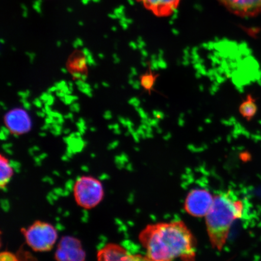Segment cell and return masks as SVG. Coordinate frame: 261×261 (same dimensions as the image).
Segmentation results:
<instances>
[{
	"instance_id": "cell-1",
	"label": "cell",
	"mask_w": 261,
	"mask_h": 261,
	"mask_svg": "<svg viewBox=\"0 0 261 261\" xmlns=\"http://www.w3.org/2000/svg\"><path fill=\"white\" fill-rule=\"evenodd\" d=\"M140 244L149 261H194L197 241L182 221L149 224L140 233Z\"/></svg>"
},
{
	"instance_id": "cell-2",
	"label": "cell",
	"mask_w": 261,
	"mask_h": 261,
	"mask_svg": "<svg viewBox=\"0 0 261 261\" xmlns=\"http://www.w3.org/2000/svg\"><path fill=\"white\" fill-rule=\"evenodd\" d=\"M242 201L229 190L215 195L213 204L205 216L208 237L212 247L221 250L234 221L242 217Z\"/></svg>"
},
{
	"instance_id": "cell-3",
	"label": "cell",
	"mask_w": 261,
	"mask_h": 261,
	"mask_svg": "<svg viewBox=\"0 0 261 261\" xmlns=\"http://www.w3.org/2000/svg\"><path fill=\"white\" fill-rule=\"evenodd\" d=\"M21 232L26 244L36 252H47L54 249L58 239L56 228L47 222L35 221Z\"/></svg>"
},
{
	"instance_id": "cell-4",
	"label": "cell",
	"mask_w": 261,
	"mask_h": 261,
	"mask_svg": "<svg viewBox=\"0 0 261 261\" xmlns=\"http://www.w3.org/2000/svg\"><path fill=\"white\" fill-rule=\"evenodd\" d=\"M73 194L80 207L90 210L102 201L105 195L102 182L92 176H82L75 181Z\"/></svg>"
},
{
	"instance_id": "cell-5",
	"label": "cell",
	"mask_w": 261,
	"mask_h": 261,
	"mask_svg": "<svg viewBox=\"0 0 261 261\" xmlns=\"http://www.w3.org/2000/svg\"><path fill=\"white\" fill-rule=\"evenodd\" d=\"M214 197L210 192L203 189H195L187 195L185 202V210L192 217L206 216L213 204Z\"/></svg>"
},
{
	"instance_id": "cell-6",
	"label": "cell",
	"mask_w": 261,
	"mask_h": 261,
	"mask_svg": "<svg viewBox=\"0 0 261 261\" xmlns=\"http://www.w3.org/2000/svg\"><path fill=\"white\" fill-rule=\"evenodd\" d=\"M86 251L78 238L64 236L59 241L55 253L57 261H86Z\"/></svg>"
},
{
	"instance_id": "cell-7",
	"label": "cell",
	"mask_w": 261,
	"mask_h": 261,
	"mask_svg": "<svg viewBox=\"0 0 261 261\" xmlns=\"http://www.w3.org/2000/svg\"><path fill=\"white\" fill-rule=\"evenodd\" d=\"M227 11L241 18L256 17L261 14V0H217Z\"/></svg>"
},
{
	"instance_id": "cell-8",
	"label": "cell",
	"mask_w": 261,
	"mask_h": 261,
	"mask_svg": "<svg viewBox=\"0 0 261 261\" xmlns=\"http://www.w3.org/2000/svg\"><path fill=\"white\" fill-rule=\"evenodd\" d=\"M97 261H149L142 254H129L125 248L116 243H109L97 251Z\"/></svg>"
},
{
	"instance_id": "cell-9",
	"label": "cell",
	"mask_w": 261,
	"mask_h": 261,
	"mask_svg": "<svg viewBox=\"0 0 261 261\" xmlns=\"http://www.w3.org/2000/svg\"><path fill=\"white\" fill-rule=\"evenodd\" d=\"M138 2L155 16L166 18L177 11L181 0H138Z\"/></svg>"
},
{
	"instance_id": "cell-10",
	"label": "cell",
	"mask_w": 261,
	"mask_h": 261,
	"mask_svg": "<svg viewBox=\"0 0 261 261\" xmlns=\"http://www.w3.org/2000/svg\"><path fill=\"white\" fill-rule=\"evenodd\" d=\"M147 65H148V69L145 74L140 76V86L143 87L146 92L148 93L149 95H151L152 91H155L154 87L160 74H156L152 71L151 63L148 62Z\"/></svg>"
},
{
	"instance_id": "cell-11",
	"label": "cell",
	"mask_w": 261,
	"mask_h": 261,
	"mask_svg": "<svg viewBox=\"0 0 261 261\" xmlns=\"http://www.w3.org/2000/svg\"><path fill=\"white\" fill-rule=\"evenodd\" d=\"M257 107L255 100L251 95L247 96L246 99L244 100L239 107V112L244 118L250 121L257 113Z\"/></svg>"
},
{
	"instance_id": "cell-12",
	"label": "cell",
	"mask_w": 261,
	"mask_h": 261,
	"mask_svg": "<svg viewBox=\"0 0 261 261\" xmlns=\"http://www.w3.org/2000/svg\"><path fill=\"white\" fill-rule=\"evenodd\" d=\"M1 177H0V187L4 189L7 187L10 181L14 175L12 165L11 163L8 161L7 159L1 158Z\"/></svg>"
},
{
	"instance_id": "cell-13",
	"label": "cell",
	"mask_w": 261,
	"mask_h": 261,
	"mask_svg": "<svg viewBox=\"0 0 261 261\" xmlns=\"http://www.w3.org/2000/svg\"><path fill=\"white\" fill-rule=\"evenodd\" d=\"M0 261H37L28 252H19L16 254L5 251L0 254Z\"/></svg>"
},
{
	"instance_id": "cell-14",
	"label": "cell",
	"mask_w": 261,
	"mask_h": 261,
	"mask_svg": "<svg viewBox=\"0 0 261 261\" xmlns=\"http://www.w3.org/2000/svg\"><path fill=\"white\" fill-rule=\"evenodd\" d=\"M78 99V97L76 96H71L68 95V94H65L64 97V103L66 104V105H70V104L72 103L74 101H76Z\"/></svg>"
},
{
	"instance_id": "cell-15",
	"label": "cell",
	"mask_w": 261,
	"mask_h": 261,
	"mask_svg": "<svg viewBox=\"0 0 261 261\" xmlns=\"http://www.w3.org/2000/svg\"><path fill=\"white\" fill-rule=\"evenodd\" d=\"M87 63V59L85 58H82L81 60L78 61L77 67L80 69H82V68H83V67L85 66V65H86Z\"/></svg>"
},
{
	"instance_id": "cell-16",
	"label": "cell",
	"mask_w": 261,
	"mask_h": 261,
	"mask_svg": "<svg viewBox=\"0 0 261 261\" xmlns=\"http://www.w3.org/2000/svg\"><path fill=\"white\" fill-rule=\"evenodd\" d=\"M70 110L71 112H79L80 110V107L79 104L77 103L71 104L70 107Z\"/></svg>"
},
{
	"instance_id": "cell-17",
	"label": "cell",
	"mask_w": 261,
	"mask_h": 261,
	"mask_svg": "<svg viewBox=\"0 0 261 261\" xmlns=\"http://www.w3.org/2000/svg\"><path fill=\"white\" fill-rule=\"evenodd\" d=\"M65 86H67V84L64 81H62L55 84V86L57 87L58 90H61Z\"/></svg>"
},
{
	"instance_id": "cell-18",
	"label": "cell",
	"mask_w": 261,
	"mask_h": 261,
	"mask_svg": "<svg viewBox=\"0 0 261 261\" xmlns=\"http://www.w3.org/2000/svg\"><path fill=\"white\" fill-rule=\"evenodd\" d=\"M18 95L21 97L22 99H26L30 95V91L27 90L26 91H20L18 93Z\"/></svg>"
},
{
	"instance_id": "cell-19",
	"label": "cell",
	"mask_w": 261,
	"mask_h": 261,
	"mask_svg": "<svg viewBox=\"0 0 261 261\" xmlns=\"http://www.w3.org/2000/svg\"><path fill=\"white\" fill-rule=\"evenodd\" d=\"M81 92L87 94L88 96L92 97L93 96L92 89H91V88H86V89L81 90Z\"/></svg>"
},
{
	"instance_id": "cell-20",
	"label": "cell",
	"mask_w": 261,
	"mask_h": 261,
	"mask_svg": "<svg viewBox=\"0 0 261 261\" xmlns=\"http://www.w3.org/2000/svg\"><path fill=\"white\" fill-rule=\"evenodd\" d=\"M129 103L132 104L133 106L138 108L140 105V101L137 99V98H132V99L129 100Z\"/></svg>"
},
{
	"instance_id": "cell-21",
	"label": "cell",
	"mask_w": 261,
	"mask_h": 261,
	"mask_svg": "<svg viewBox=\"0 0 261 261\" xmlns=\"http://www.w3.org/2000/svg\"><path fill=\"white\" fill-rule=\"evenodd\" d=\"M50 93H44L41 94L40 96V99L42 101H43V102L46 103L48 99L49 96H50Z\"/></svg>"
},
{
	"instance_id": "cell-22",
	"label": "cell",
	"mask_w": 261,
	"mask_h": 261,
	"mask_svg": "<svg viewBox=\"0 0 261 261\" xmlns=\"http://www.w3.org/2000/svg\"><path fill=\"white\" fill-rule=\"evenodd\" d=\"M87 62L90 65H96V62L94 61L91 55H89V56L87 57Z\"/></svg>"
},
{
	"instance_id": "cell-23",
	"label": "cell",
	"mask_w": 261,
	"mask_h": 261,
	"mask_svg": "<svg viewBox=\"0 0 261 261\" xmlns=\"http://www.w3.org/2000/svg\"><path fill=\"white\" fill-rule=\"evenodd\" d=\"M51 128L59 130V132H61L63 130V127H62L61 125L58 123H54L53 125H51Z\"/></svg>"
},
{
	"instance_id": "cell-24",
	"label": "cell",
	"mask_w": 261,
	"mask_h": 261,
	"mask_svg": "<svg viewBox=\"0 0 261 261\" xmlns=\"http://www.w3.org/2000/svg\"><path fill=\"white\" fill-rule=\"evenodd\" d=\"M154 116L156 117V118H158L160 119H163L164 117V114H163L161 112H158V111H154Z\"/></svg>"
},
{
	"instance_id": "cell-25",
	"label": "cell",
	"mask_w": 261,
	"mask_h": 261,
	"mask_svg": "<svg viewBox=\"0 0 261 261\" xmlns=\"http://www.w3.org/2000/svg\"><path fill=\"white\" fill-rule=\"evenodd\" d=\"M55 98L53 96H51V94H50V96H49L48 99L47 101V102L45 103V104H47V105L49 106H51L53 105L54 103Z\"/></svg>"
},
{
	"instance_id": "cell-26",
	"label": "cell",
	"mask_w": 261,
	"mask_h": 261,
	"mask_svg": "<svg viewBox=\"0 0 261 261\" xmlns=\"http://www.w3.org/2000/svg\"><path fill=\"white\" fill-rule=\"evenodd\" d=\"M42 112L48 114V115L52 112L50 107L47 105V104H45L44 109H42Z\"/></svg>"
},
{
	"instance_id": "cell-27",
	"label": "cell",
	"mask_w": 261,
	"mask_h": 261,
	"mask_svg": "<svg viewBox=\"0 0 261 261\" xmlns=\"http://www.w3.org/2000/svg\"><path fill=\"white\" fill-rule=\"evenodd\" d=\"M48 115H50L51 117H54L55 119H59L63 117V116H62L60 113L57 112H51L50 114H48Z\"/></svg>"
},
{
	"instance_id": "cell-28",
	"label": "cell",
	"mask_w": 261,
	"mask_h": 261,
	"mask_svg": "<svg viewBox=\"0 0 261 261\" xmlns=\"http://www.w3.org/2000/svg\"><path fill=\"white\" fill-rule=\"evenodd\" d=\"M34 104L36 107L38 108H41L42 106L41 100L39 99H35L34 101Z\"/></svg>"
},
{
	"instance_id": "cell-29",
	"label": "cell",
	"mask_w": 261,
	"mask_h": 261,
	"mask_svg": "<svg viewBox=\"0 0 261 261\" xmlns=\"http://www.w3.org/2000/svg\"><path fill=\"white\" fill-rule=\"evenodd\" d=\"M104 118L107 119V120H109L110 119H112V113H111L110 112H109V111H107V112H106L105 113V114H104Z\"/></svg>"
},
{
	"instance_id": "cell-30",
	"label": "cell",
	"mask_w": 261,
	"mask_h": 261,
	"mask_svg": "<svg viewBox=\"0 0 261 261\" xmlns=\"http://www.w3.org/2000/svg\"><path fill=\"white\" fill-rule=\"evenodd\" d=\"M57 96L62 98L65 97V94L62 90H57Z\"/></svg>"
},
{
	"instance_id": "cell-31",
	"label": "cell",
	"mask_w": 261,
	"mask_h": 261,
	"mask_svg": "<svg viewBox=\"0 0 261 261\" xmlns=\"http://www.w3.org/2000/svg\"><path fill=\"white\" fill-rule=\"evenodd\" d=\"M2 132L4 133L5 135H6L7 136L9 135V130L7 128H5V127L4 126L2 127Z\"/></svg>"
},
{
	"instance_id": "cell-32",
	"label": "cell",
	"mask_w": 261,
	"mask_h": 261,
	"mask_svg": "<svg viewBox=\"0 0 261 261\" xmlns=\"http://www.w3.org/2000/svg\"><path fill=\"white\" fill-rule=\"evenodd\" d=\"M58 89L56 86L50 87V89H48V93H51L53 92H55V91H57Z\"/></svg>"
},
{
	"instance_id": "cell-33",
	"label": "cell",
	"mask_w": 261,
	"mask_h": 261,
	"mask_svg": "<svg viewBox=\"0 0 261 261\" xmlns=\"http://www.w3.org/2000/svg\"><path fill=\"white\" fill-rule=\"evenodd\" d=\"M51 133L53 134L54 135L58 136L61 135V132H59V130L52 129Z\"/></svg>"
},
{
	"instance_id": "cell-34",
	"label": "cell",
	"mask_w": 261,
	"mask_h": 261,
	"mask_svg": "<svg viewBox=\"0 0 261 261\" xmlns=\"http://www.w3.org/2000/svg\"><path fill=\"white\" fill-rule=\"evenodd\" d=\"M119 121L120 123L122 124L123 126H126V120L123 118L122 117H119Z\"/></svg>"
},
{
	"instance_id": "cell-35",
	"label": "cell",
	"mask_w": 261,
	"mask_h": 261,
	"mask_svg": "<svg viewBox=\"0 0 261 261\" xmlns=\"http://www.w3.org/2000/svg\"><path fill=\"white\" fill-rule=\"evenodd\" d=\"M140 83L138 81H135V83L133 84V87L136 89H139L140 87Z\"/></svg>"
},
{
	"instance_id": "cell-36",
	"label": "cell",
	"mask_w": 261,
	"mask_h": 261,
	"mask_svg": "<svg viewBox=\"0 0 261 261\" xmlns=\"http://www.w3.org/2000/svg\"><path fill=\"white\" fill-rule=\"evenodd\" d=\"M50 128H51V126L50 125V124L46 123V124H45V125L44 126L42 127L41 129L45 130H47Z\"/></svg>"
},
{
	"instance_id": "cell-37",
	"label": "cell",
	"mask_w": 261,
	"mask_h": 261,
	"mask_svg": "<svg viewBox=\"0 0 261 261\" xmlns=\"http://www.w3.org/2000/svg\"><path fill=\"white\" fill-rule=\"evenodd\" d=\"M84 84V81L83 80H78L76 81V84L77 85L78 87H81L83 86Z\"/></svg>"
},
{
	"instance_id": "cell-38",
	"label": "cell",
	"mask_w": 261,
	"mask_h": 261,
	"mask_svg": "<svg viewBox=\"0 0 261 261\" xmlns=\"http://www.w3.org/2000/svg\"><path fill=\"white\" fill-rule=\"evenodd\" d=\"M83 51L84 54L85 55H86V57L89 56V55H91L90 52L87 48H84V50H83Z\"/></svg>"
},
{
	"instance_id": "cell-39",
	"label": "cell",
	"mask_w": 261,
	"mask_h": 261,
	"mask_svg": "<svg viewBox=\"0 0 261 261\" xmlns=\"http://www.w3.org/2000/svg\"><path fill=\"white\" fill-rule=\"evenodd\" d=\"M65 118L72 119L73 118V114L71 113H68L66 116H65Z\"/></svg>"
},
{
	"instance_id": "cell-40",
	"label": "cell",
	"mask_w": 261,
	"mask_h": 261,
	"mask_svg": "<svg viewBox=\"0 0 261 261\" xmlns=\"http://www.w3.org/2000/svg\"><path fill=\"white\" fill-rule=\"evenodd\" d=\"M57 119V123L60 124V125H63V124L64 123V120L63 118V117H61V118Z\"/></svg>"
},
{
	"instance_id": "cell-41",
	"label": "cell",
	"mask_w": 261,
	"mask_h": 261,
	"mask_svg": "<svg viewBox=\"0 0 261 261\" xmlns=\"http://www.w3.org/2000/svg\"><path fill=\"white\" fill-rule=\"evenodd\" d=\"M118 143H119V142L118 141H114L113 142L112 144H111L110 145V146L111 147V148H114V147H116L117 146V145H118Z\"/></svg>"
},
{
	"instance_id": "cell-42",
	"label": "cell",
	"mask_w": 261,
	"mask_h": 261,
	"mask_svg": "<svg viewBox=\"0 0 261 261\" xmlns=\"http://www.w3.org/2000/svg\"><path fill=\"white\" fill-rule=\"evenodd\" d=\"M0 138H1V139L2 140H6V139H7L8 136L5 135L4 133L1 132V137H0Z\"/></svg>"
},
{
	"instance_id": "cell-43",
	"label": "cell",
	"mask_w": 261,
	"mask_h": 261,
	"mask_svg": "<svg viewBox=\"0 0 261 261\" xmlns=\"http://www.w3.org/2000/svg\"><path fill=\"white\" fill-rule=\"evenodd\" d=\"M73 76L75 78H77V79H80V78H81L82 75L80 73H74L73 74Z\"/></svg>"
},
{
	"instance_id": "cell-44",
	"label": "cell",
	"mask_w": 261,
	"mask_h": 261,
	"mask_svg": "<svg viewBox=\"0 0 261 261\" xmlns=\"http://www.w3.org/2000/svg\"><path fill=\"white\" fill-rule=\"evenodd\" d=\"M37 115L38 116L41 117H44L45 116V113H44L43 112H37Z\"/></svg>"
},
{
	"instance_id": "cell-45",
	"label": "cell",
	"mask_w": 261,
	"mask_h": 261,
	"mask_svg": "<svg viewBox=\"0 0 261 261\" xmlns=\"http://www.w3.org/2000/svg\"><path fill=\"white\" fill-rule=\"evenodd\" d=\"M130 71H132V75H136L137 74V71L135 68H132V69H130Z\"/></svg>"
},
{
	"instance_id": "cell-46",
	"label": "cell",
	"mask_w": 261,
	"mask_h": 261,
	"mask_svg": "<svg viewBox=\"0 0 261 261\" xmlns=\"http://www.w3.org/2000/svg\"><path fill=\"white\" fill-rule=\"evenodd\" d=\"M79 132L81 133L82 135H83L85 132H86V129L83 128H79Z\"/></svg>"
},
{
	"instance_id": "cell-47",
	"label": "cell",
	"mask_w": 261,
	"mask_h": 261,
	"mask_svg": "<svg viewBox=\"0 0 261 261\" xmlns=\"http://www.w3.org/2000/svg\"><path fill=\"white\" fill-rule=\"evenodd\" d=\"M114 133L116 134V135H120L121 133V132L119 129H114Z\"/></svg>"
},
{
	"instance_id": "cell-48",
	"label": "cell",
	"mask_w": 261,
	"mask_h": 261,
	"mask_svg": "<svg viewBox=\"0 0 261 261\" xmlns=\"http://www.w3.org/2000/svg\"><path fill=\"white\" fill-rule=\"evenodd\" d=\"M119 126L118 125V124H114L113 125V129H119Z\"/></svg>"
},
{
	"instance_id": "cell-49",
	"label": "cell",
	"mask_w": 261,
	"mask_h": 261,
	"mask_svg": "<svg viewBox=\"0 0 261 261\" xmlns=\"http://www.w3.org/2000/svg\"><path fill=\"white\" fill-rule=\"evenodd\" d=\"M81 80L83 81H85L87 80V76L86 75H82L81 76Z\"/></svg>"
},
{
	"instance_id": "cell-50",
	"label": "cell",
	"mask_w": 261,
	"mask_h": 261,
	"mask_svg": "<svg viewBox=\"0 0 261 261\" xmlns=\"http://www.w3.org/2000/svg\"><path fill=\"white\" fill-rule=\"evenodd\" d=\"M79 122L81 123L84 124V125H86V121H85V120L83 118H80L79 119Z\"/></svg>"
},
{
	"instance_id": "cell-51",
	"label": "cell",
	"mask_w": 261,
	"mask_h": 261,
	"mask_svg": "<svg viewBox=\"0 0 261 261\" xmlns=\"http://www.w3.org/2000/svg\"><path fill=\"white\" fill-rule=\"evenodd\" d=\"M64 133L65 135H68V133H69L70 132V130L69 129H66L64 130Z\"/></svg>"
},
{
	"instance_id": "cell-52",
	"label": "cell",
	"mask_w": 261,
	"mask_h": 261,
	"mask_svg": "<svg viewBox=\"0 0 261 261\" xmlns=\"http://www.w3.org/2000/svg\"><path fill=\"white\" fill-rule=\"evenodd\" d=\"M102 85L103 86L105 87H109V84H108L107 83H106V82H103V83H102Z\"/></svg>"
},
{
	"instance_id": "cell-53",
	"label": "cell",
	"mask_w": 261,
	"mask_h": 261,
	"mask_svg": "<svg viewBox=\"0 0 261 261\" xmlns=\"http://www.w3.org/2000/svg\"><path fill=\"white\" fill-rule=\"evenodd\" d=\"M68 86L69 87H73V83H71V82H69V83H68Z\"/></svg>"
},
{
	"instance_id": "cell-54",
	"label": "cell",
	"mask_w": 261,
	"mask_h": 261,
	"mask_svg": "<svg viewBox=\"0 0 261 261\" xmlns=\"http://www.w3.org/2000/svg\"><path fill=\"white\" fill-rule=\"evenodd\" d=\"M10 147V146H11V144H10V143H8V144H5L4 145H3V148H6V147Z\"/></svg>"
},
{
	"instance_id": "cell-55",
	"label": "cell",
	"mask_w": 261,
	"mask_h": 261,
	"mask_svg": "<svg viewBox=\"0 0 261 261\" xmlns=\"http://www.w3.org/2000/svg\"><path fill=\"white\" fill-rule=\"evenodd\" d=\"M61 70L64 73H67V70L65 69V68H62Z\"/></svg>"
},
{
	"instance_id": "cell-56",
	"label": "cell",
	"mask_w": 261,
	"mask_h": 261,
	"mask_svg": "<svg viewBox=\"0 0 261 261\" xmlns=\"http://www.w3.org/2000/svg\"><path fill=\"white\" fill-rule=\"evenodd\" d=\"M40 135L42 137H45V136H46V134L44 133H40Z\"/></svg>"
},
{
	"instance_id": "cell-57",
	"label": "cell",
	"mask_w": 261,
	"mask_h": 261,
	"mask_svg": "<svg viewBox=\"0 0 261 261\" xmlns=\"http://www.w3.org/2000/svg\"><path fill=\"white\" fill-rule=\"evenodd\" d=\"M90 130L91 132H94L96 129L95 128H94V127H92V128H91Z\"/></svg>"
},
{
	"instance_id": "cell-58",
	"label": "cell",
	"mask_w": 261,
	"mask_h": 261,
	"mask_svg": "<svg viewBox=\"0 0 261 261\" xmlns=\"http://www.w3.org/2000/svg\"><path fill=\"white\" fill-rule=\"evenodd\" d=\"M109 128L110 129H113V125H110L109 126Z\"/></svg>"
},
{
	"instance_id": "cell-59",
	"label": "cell",
	"mask_w": 261,
	"mask_h": 261,
	"mask_svg": "<svg viewBox=\"0 0 261 261\" xmlns=\"http://www.w3.org/2000/svg\"><path fill=\"white\" fill-rule=\"evenodd\" d=\"M98 87H99V86H98V84L94 85V88H95V89H98Z\"/></svg>"
}]
</instances>
